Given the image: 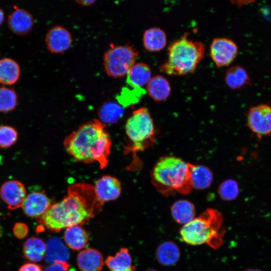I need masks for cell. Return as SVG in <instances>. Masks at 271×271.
Masks as SVG:
<instances>
[{
	"instance_id": "cell-1",
	"label": "cell",
	"mask_w": 271,
	"mask_h": 271,
	"mask_svg": "<svg viewBox=\"0 0 271 271\" xmlns=\"http://www.w3.org/2000/svg\"><path fill=\"white\" fill-rule=\"evenodd\" d=\"M94 186L86 183L70 185L67 194L59 202L52 204L39 218L40 223L51 231L84 223L101 209Z\"/></svg>"
},
{
	"instance_id": "cell-2",
	"label": "cell",
	"mask_w": 271,
	"mask_h": 271,
	"mask_svg": "<svg viewBox=\"0 0 271 271\" xmlns=\"http://www.w3.org/2000/svg\"><path fill=\"white\" fill-rule=\"evenodd\" d=\"M105 126L97 119L80 125L64 141L68 154L76 161L85 164L97 162L101 169L105 168L111 143Z\"/></svg>"
},
{
	"instance_id": "cell-3",
	"label": "cell",
	"mask_w": 271,
	"mask_h": 271,
	"mask_svg": "<svg viewBox=\"0 0 271 271\" xmlns=\"http://www.w3.org/2000/svg\"><path fill=\"white\" fill-rule=\"evenodd\" d=\"M191 164L174 156L161 158L151 173L153 184L162 194H189L193 188L190 177Z\"/></svg>"
},
{
	"instance_id": "cell-4",
	"label": "cell",
	"mask_w": 271,
	"mask_h": 271,
	"mask_svg": "<svg viewBox=\"0 0 271 271\" xmlns=\"http://www.w3.org/2000/svg\"><path fill=\"white\" fill-rule=\"evenodd\" d=\"M221 212L207 208L180 229L181 239L187 244L196 246L206 244L214 249L223 244L225 229Z\"/></svg>"
},
{
	"instance_id": "cell-5",
	"label": "cell",
	"mask_w": 271,
	"mask_h": 271,
	"mask_svg": "<svg viewBox=\"0 0 271 271\" xmlns=\"http://www.w3.org/2000/svg\"><path fill=\"white\" fill-rule=\"evenodd\" d=\"M205 53L204 44L186 35L177 39L168 47V58L161 65L160 70L169 75H183L193 73Z\"/></svg>"
},
{
	"instance_id": "cell-6",
	"label": "cell",
	"mask_w": 271,
	"mask_h": 271,
	"mask_svg": "<svg viewBox=\"0 0 271 271\" xmlns=\"http://www.w3.org/2000/svg\"><path fill=\"white\" fill-rule=\"evenodd\" d=\"M128 142L125 154H135L152 146L155 142V129L152 118L146 107L134 110L125 124Z\"/></svg>"
},
{
	"instance_id": "cell-7",
	"label": "cell",
	"mask_w": 271,
	"mask_h": 271,
	"mask_svg": "<svg viewBox=\"0 0 271 271\" xmlns=\"http://www.w3.org/2000/svg\"><path fill=\"white\" fill-rule=\"evenodd\" d=\"M138 52L128 45L112 46L104 54L103 64L107 75L120 78L127 75L136 63Z\"/></svg>"
},
{
	"instance_id": "cell-8",
	"label": "cell",
	"mask_w": 271,
	"mask_h": 271,
	"mask_svg": "<svg viewBox=\"0 0 271 271\" xmlns=\"http://www.w3.org/2000/svg\"><path fill=\"white\" fill-rule=\"evenodd\" d=\"M250 129L259 137L271 135V107L260 104L251 107L247 116Z\"/></svg>"
},
{
	"instance_id": "cell-9",
	"label": "cell",
	"mask_w": 271,
	"mask_h": 271,
	"mask_svg": "<svg viewBox=\"0 0 271 271\" xmlns=\"http://www.w3.org/2000/svg\"><path fill=\"white\" fill-rule=\"evenodd\" d=\"M238 48L236 44L226 38L214 39L210 47V55L219 67H224L231 64L236 58Z\"/></svg>"
},
{
	"instance_id": "cell-10",
	"label": "cell",
	"mask_w": 271,
	"mask_h": 271,
	"mask_svg": "<svg viewBox=\"0 0 271 271\" xmlns=\"http://www.w3.org/2000/svg\"><path fill=\"white\" fill-rule=\"evenodd\" d=\"M0 196L9 209L15 210L22 207L27 196V191L20 181L9 180L1 186Z\"/></svg>"
},
{
	"instance_id": "cell-11",
	"label": "cell",
	"mask_w": 271,
	"mask_h": 271,
	"mask_svg": "<svg viewBox=\"0 0 271 271\" xmlns=\"http://www.w3.org/2000/svg\"><path fill=\"white\" fill-rule=\"evenodd\" d=\"M72 42L71 33L61 26H55L51 28L45 37L47 49L54 54L65 52L71 47Z\"/></svg>"
},
{
	"instance_id": "cell-12",
	"label": "cell",
	"mask_w": 271,
	"mask_h": 271,
	"mask_svg": "<svg viewBox=\"0 0 271 271\" xmlns=\"http://www.w3.org/2000/svg\"><path fill=\"white\" fill-rule=\"evenodd\" d=\"M52 199L44 191L30 193L24 200L22 207L25 214L31 218H40L52 205Z\"/></svg>"
},
{
	"instance_id": "cell-13",
	"label": "cell",
	"mask_w": 271,
	"mask_h": 271,
	"mask_svg": "<svg viewBox=\"0 0 271 271\" xmlns=\"http://www.w3.org/2000/svg\"><path fill=\"white\" fill-rule=\"evenodd\" d=\"M98 200L102 203L117 199L121 192V183L116 178L105 175L98 179L94 186Z\"/></svg>"
},
{
	"instance_id": "cell-14",
	"label": "cell",
	"mask_w": 271,
	"mask_h": 271,
	"mask_svg": "<svg viewBox=\"0 0 271 271\" xmlns=\"http://www.w3.org/2000/svg\"><path fill=\"white\" fill-rule=\"evenodd\" d=\"M8 26L11 31L18 35H25L32 29L34 19L27 11L16 8L10 14L8 18Z\"/></svg>"
},
{
	"instance_id": "cell-15",
	"label": "cell",
	"mask_w": 271,
	"mask_h": 271,
	"mask_svg": "<svg viewBox=\"0 0 271 271\" xmlns=\"http://www.w3.org/2000/svg\"><path fill=\"white\" fill-rule=\"evenodd\" d=\"M77 263L81 271H100L104 265V260L99 251L89 248L78 253Z\"/></svg>"
},
{
	"instance_id": "cell-16",
	"label": "cell",
	"mask_w": 271,
	"mask_h": 271,
	"mask_svg": "<svg viewBox=\"0 0 271 271\" xmlns=\"http://www.w3.org/2000/svg\"><path fill=\"white\" fill-rule=\"evenodd\" d=\"M155 257L162 265H175L181 257V251L178 245L172 241H165L159 244L155 251Z\"/></svg>"
},
{
	"instance_id": "cell-17",
	"label": "cell",
	"mask_w": 271,
	"mask_h": 271,
	"mask_svg": "<svg viewBox=\"0 0 271 271\" xmlns=\"http://www.w3.org/2000/svg\"><path fill=\"white\" fill-rule=\"evenodd\" d=\"M127 83L135 88L146 86L152 78L150 67L143 62L135 63L126 75Z\"/></svg>"
},
{
	"instance_id": "cell-18",
	"label": "cell",
	"mask_w": 271,
	"mask_h": 271,
	"mask_svg": "<svg viewBox=\"0 0 271 271\" xmlns=\"http://www.w3.org/2000/svg\"><path fill=\"white\" fill-rule=\"evenodd\" d=\"M171 213L176 222L183 225L195 217L196 210L191 202L187 200H179L171 206Z\"/></svg>"
},
{
	"instance_id": "cell-19",
	"label": "cell",
	"mask_w": 271,
	"mask_h": 271,
	"mask_svg": "<svg viewBox=\"0 0 271 271\" xmlns=\"http://www.w3.org/2000/svg\"><path fill=\"white\" fill-rule=\"evenodd\" d=\"M146 87V91L149 96L156 101L166 100L171 93L169 81L161 75L152 77Z\"/></svg>"
},
{
	"instance_id": "cell-20",
	"label": "cell",
	"mask_w": 271,
	"mask_h": 271,
	"mask_svg": "<svg viewBox=\"0 0 271 271\" xmlns=\"http://www.w3.org/2000/svg\"><path fill=\"white\" fill-rule=\"evenodd\" d=\"M46 245V262L53 263L57 261L67 262L68 260L69 252L59 238L53 237L49 238Z\"/></svg>"
},
{
	"instance_id": "cell-21",
	"label": "cell",
	"mask_w": 271,
	"mask_h": 271,
	"mask_svg": "<svg viewBox=\"0 0 271 271\" xmlns=\"http://www.w3.org/2000/svg\"><path fill=\"white\" fill-rule=\"evenodd\" d=\"M105 263L110 271H136L128 250L121 248L113 256H108Z\"/></svg>"
},
{
	"instance_id": "cell-22",
	"label": "cell",
	"mask_w": 271,
	"mask_h": 271,
	"mask_svg": "<svg viewBox=\"0 0 271 271\" xmlns=\"http://www.w3.org/2000/svg\"><path fill=\"white\" fill-rule=\"evenodd\" d=\"M64 239L69 248L78 250L86 246L88 241V235L81 226L76 225L66 228L64 233Z\"/></svg>"
},
{
	"instance_id": "cell-23",
	"label": "cell",
	"mask_w": 271,
	"mask_h": 271,
	"mask_svg": "<svg viewBox=\"0 0 271 271\" xmlns=\"http://www.w3.org/2000/svg\"><path fill=\"white\" fill-rule=\"evenodd\" d=\"M145 48L149 52H157L163 49L167 44L165 32L157 27L147 29L143 36Z\"/></svg>"
},
{
	"instance_id": "cell-24",
	"label": "cell",
	"mask_w": 271,
	"mask_h": 271,
	"mask_svg": "<svg viewBox=\"0 0 271 271\" xmlns=\"http://www.w3.org/2000/svg\"><path fill=\"white\" fill-rule=\"evenodd\" d=\"M46 250L45 243L41 239L36 237L27 239L23 246L24 257L32 262L41 261L45 257Z\"/></svg>"
},
{
	"instance_id": "cell-25",
	"label": "cell",
	"mask_w": 271,
	"mask_h": 271,
	"mask_svg": "<svg viewBox=\"0 0 271 271\" xmlns=\"http://www.w3.org/2000/svg\"><path fill=\"white\" fill-rule=\"evenodd\" d=\"M190 177L193 188L202 190L208 188L213 180V175L210 170L202 165L191 164Z\"/></svg>"
},
{
	"instance_id": "cell-26",
	"label": "cell",
	"mask_w": 271,
	"mask_h": 271,
	"mask_svg": "<svg viewBox=\"0 0 271 271\" xmlns=\"http://www.w3.org/2000/svg\"><path fill=\"white\" fill-rule=\"evenodd\" d=\"M20 67L14 60L5 58L0 60V84L11 85L18 80Z\"/></svg>"
},
{
	"instance_id": "cell-27",
	"label": "cell",
	"mask_w": 271,
	"mask_h": 271,
	"mask_svg": "<svg viewBox=\"0 0 271 271\" xmlns=\"http://www.w3.org/2000/svg\"><path fill=\"white\" fill-rule=\"evenodd\" d=\"M248 76L245 69L239 66H232L225 74V81L228 86L233 89H238L249 82Z\"/></svg>"
},
{
	"instance_id": "cell-28",
	"label": "cell",
	"mask_w": 271,
	"mask_h": 271,
	"mask_svg": "<svg viewBox=\"0 0 271 271\" xmlns=\"http://www.w3.org/2000/svg\"><path fill=\"white\" fill-rule=\"evenodd\" d=\"M123 109L120 105L114 101L105 102L100 108L98 115L103 123H112L122 116Z\"/></svg>"
},
{
	"instance_id": "cell-29",
	"label": "cell",
	"mask_w": 271,
	"mask_h": 271,
	"mask_svg": "<svg viewBox=\"0 0 271 271\" xmlns=\"http://www.w3.org/2000/svg\"><path fill=\"white\" fill-rule=\"evenodd\" d=\"M17 103V96L14 89L6 87H0V112L12 111Z\"/></svg>"
},
{
	"instance_id": "cell-30",
	"label": "cell",
	"mask_w": 271,
	"mask_h": 271,
	"mask_svg": "<svg viewBox=\"0 0 271 271\" xmlns=\"http://www.w3.org/2000/svg\"><path fill=\"white\" fill-rule=\"evenodd\" d=\"M218 192L220 198L225 201L234 200L238 195L239 188L237 182L232 180H227L219 186Z\"/></svg>"
},
{
	"instance_id": "cell-31",
	"label": "cell",
	"mask_w": 271,
	"mask_h": 271,
	"mask_svg": "<svg viewBox=\"0 0 271 271\" xmlns=\"http://www.w3.org/2000/svg\"><path fill=\"white\" fill-rule=\"evenodd\" d=\"M18 132L9 125L0 126V148H8L14 145L18 139Z\"/></svg>"
},
{
	"instance_id": "cell-32",
	"label": "cell",
	"mask_w": 271,
	"mask_h": 271,
	"mask_svg": "<svg viewBox=\"0 0 271 271\" xmlns=\"http://www.w3.org/2000/svg\"><path fill=\"white\" fill-rule=\"evenodd\" d=\"M13 231L17 238L23 239L26 237L28 233V226L24 223L18 222L14 226Z\"/></svg>"
},
{
	"instance_id": "cell-33",
	"label": "cell",
	"mask_w": 271,
	"mask_h": 271,
	"mask_svg": "<svg viewBox=\"0 0 271 271\" xmlns=\"http://www.w3.org/2000/svg\"><path fill=\"white\" fill-rule=\"evenodd\" d=\"M69 264L67 262L57 261L47 266L44 271H68Z\"/></svg>"
},
{
	"instance_id": "cell-34",
	"label": "cell",
	"mask_w": 271,
	"mask_h": 271,
	"mask_svg": "<svg viewBox=\"0 0 271 271\" xmlns=\"http://www.w3.org/2000/svg\"><path fill=\"white\" fill-rule=\"evenodd\" d=\"M19 271H42V268L36 263H26L20 267Z\"/></svg>"
},
{
	"instance_id": "cell-35",
	"label": "cell",
	"mask_w": 271,
	"mask_h": 271,
	"mask_svg": "<svg viewBox=\"0 0 271 271\" xmlns=\"http://www.w3.org/2000/svg\"><path fill=\"white\" fill-rule=\"evenodd\" d=\"M76 2L81 6H89L93 4L95 2V1L94 0H84V1H76Z\"/></svg>"
},
{
	"instance_id": "cell-36",
	"label": "cell",
	"mask_w": 271,
	"mask_h": 271,
	"mask_svg": "<svg viewBox=\"0 0 271 271\" xmlns=\"http://www.w3.org/2000/svg\"><path fill=\"white\" fill-rule=\"evenodd\" d=\"M4 18V15L3 11L0 9V25L3 22Z\"/></svg>"
},
{
	"instance_id": "cell-37",
	"label": "cell",
	"mask_w": 271,
	"mask_h": 271,
	"mask_svg": "<svg viewBox=\"0 0 271 271\" xmlns=\"http://www.w3.org/2000/svg\"><path fill=\"white\" fill-rule=\"evenodd\" d=\"M244 271H261V270L258 269L248 268L245 270Z\"/></svg>"
},
{
	"instance_id": "cell-38",
	"label": "cell",
	"mask_w": 271,
	"mask_h": 271,
	"mask_svg": "<svg viewBox=\"0 0 271 271\" xmlns=\"http://www.w3.org/2000/svg\"><path fill=\"white\" fill-rule=\"evenodd\" d=\"M146 271H158V270H156L155 269H148V270H147Z\"/></svg>"
}]
</instances>
